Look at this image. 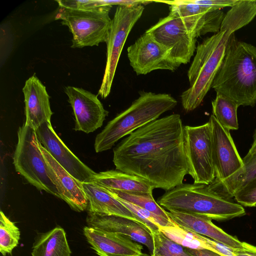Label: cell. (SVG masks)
Returning <instances> with one entry per match:
<instances>
[{"mask_svg":"<svg viewBox=\"0 0 256 256\" xmlns=\"http://www.w3.org/2000/svg\"><path fill=\"white\" fill-rule=\"evenodd\" d=\"M116 170L166 191L182 184L188 167L180 116L172 114L137 129L114 149Z\"/></svg>","mask_w":256,"mask_h":256,"instance_id":"6da1fadb","label":"cell"},{"mask_svg":"<svg viewBox=\"0 0 256 256\" xmlns=\"http://www.w3.org/2000/svg\"><path fill=\"white\" fill-rule=\"evenodd\" d=\"M256 16V0H238L225 14L219 32L196 46L187 74L190 87L180 96L186 112L196 108L212 88L231 36L249 24Z\"/></svg>","mask_w":256,"mask_h":256,"instance_id":"7a4b0ae2","label":"cell"},{"mask_svg":"<svg viewBox=\"0 0 256 256\" xmlns=\"http://www.w3.org/2000/svg\"><path fill=\"white\" fill-rule=\"evenodd\" d=\"M212 88L239 106H254L256 46L238 40L233 34Z\"/></svg>","mask_w":256,"mask_h":256,"instance_id":"3957f363","label":"cell"},{"mask_svg":"<svg viewBox=\"0 0 256 256\" xmlns=\"http://www.w3.org/2000/svg\"><path fill=\"white\" fill-rule=\"evenodd\" d=\"M157 202L169 212L198 215L218 221L246 214L243 206L204 184L182 183L166 191Z\"/></svg>","mask_w":256,"mask_h":256,"instance_id":"277c9868","label":"cell"},{"mask_svg":"<svg viewBox=\"0 0 256 256\" xmlns=\"http://www.w3.org/2000/svg\"><path fill=\"white\" fill-rule=\"evenodd\" d=\"M177 103L170 94L140 92L130 106L110 121L96 136V152L110 149L118 140L158 119L162 114L174 108Z\"/></svg>","mask_w":256,"mask_h":256,"instance_id":"5b68a950","label":"cell"},{"mask_svg":"<svg viewBox=\"0 0 256 256\" xmlns=\"http://www.w3.org/2000/svg\"><path fill=\"white\" fill-rule=\"evenodd\" d=\"M112 6L87 10H74L59 6L56 20L68 26L72 34V48L98 46L106 42L112 20L109 13Z\"/></svg>","mask_w":256,"mask_h":256,"instance_id":"8992f818","label":"cell"},{"mask_svg":"<svg viewBox=\"0 0 256 256\" xmlns=\"http://www.w3.org/2000/svg\"><path fill=\"white\" fill-rule=\"evenodd\" d=\"M18 139L13 158L16 170L38 190L60 198L48 175L35 130L24 124L18 130Z\"/></svg>","mask_w":256,"mask_h":256,"instance_id":"52a82bcc","label":"cell"},{"mask_svg":"<svg viewBox=\"0 0 256 256\" xmlns=\"http://www.w3.org/2000/svg\"><path fill=\"white\" fill-rule=\"evenodd\" d=\"M144 6H117L106 41V62L98 94L106 98L110 94L117 65L126 38L141 17Z\"/></svg>","mask_w":256,"mask_h":256,"instance_id":"ba28073f","label":"cell"},{"mask_svg":"<svg viewBox=\"0 0 256 256\" xmlns=\"http://www.w3.org/2000/svg\"><path fill=\"white\" fill-rule=\"evenodd\" d=\"M184 144L188 174L194 184L209 185L215 180L209 122L198 126H184Z\"/></svg>","mask_w":256,"mask_h":256,"instance_id":"9c48e42d","label":"cell"},{"mask_svg":"<svg viewBox=\"0 0 256 256\" xmlns=\"http://www.w3.org/2000/svg\"><path fill=\"white\" fill-rule=\"evenodd\" d=\"M169 9V14L160 18L146 32L169 49L172 58L179 67L190 62L196 50V38L178 13L172 8Z\"/></svg>","mask_w":256,"mask_h":256,"instance_id":"30bf717a","label":"cell"},{"mask_svg":"<svg viewBox=\"0 0 256 256\" xmlns=\"http://www.w3.org/2000/svg\"><path fill=\"white\" fill-rule=\"evenodd\" d=\"M127 51L130 65L137 75L156 70L174 71L178 68L172 58L169 49L146 32L128 47Z\"/></svg>","mask_w":256,"mask_h":256,"instance_id":"8fae6325","label":"cell"},{"mask_svg":"<svg viewBox=\"0 0 256 256\" xmlns=\"http://www.w3.org/2000/svg\"><path fill=\"white\" fill-rule=\"evenodd\" d=\"M212 130V155L215 180H224L243 166L230 130L224 128L212 114L209 119Z\"/></svg>","mask_w":256,"mask_h":256,"instance_id":"7c38bea8","label":"cell"},{"mask_svg":"<svg viewBox=\"0 0 256 256\" xmlns=\"http://www.w3.org/2000/svg\"><path fill=\"white\" fill-rule=\"evenodd\" d=\"M35 130L40 144L69 174L82 183L92 181L96 172L66 146L54 130L51 122H44Z\"/></svg>","mask_w":256,"mask_h":256,"instance_id":"4fadbf2b","label":"cell"},{"mask_svg":"<svg viewBox=\"0 0 256 256\" xmlns=\"http://www.w3.org/2000/svg\"><path fill=\"white\" fill-rule=\"evenodd\" d=\"M176 10L188 28L197 38L220 30L225 14L221 10L200 4L196 0L162 2Z\"/></svg>","mask_w":256,"mask_h":256,"instance_id":"5bb4252c","label":"cell"},{"mask_svg":"<svg viewBox=\"0 0 256 256\" xmlns=\"http://www.w3.org/2000/svg\"><path fill=\"white\" fill-rule=\"evenodd\" d=\"M64 92L74 111L76 130L88 134L102 126L108 112L104 109L97 96L72 86L66 87Z\"/></svg>","mask_w":256,"mask_h":256,"instance_id":"9a60e30c","label":"cell"},{"mask_svg":"<svg viewBox=\"0 0 256 256\" xmlns=\"http://www.w3.org/2000/svg\"><path fill=\"white\" fill-rule=\"evenodd\" d=\"M39 145L48 175L56 185L60 198L74 211L81 212L87 210L88 202L82 182L64 169L40 142Z\"/></svg>","mask_w":256,"mask_h":256,"instance_id":"2e32d148","label":"cell"},{"mask_svg":"<svg viewBox=\"0 0 256 256\" xmlns=\"http://www.w3.org/2000/svg\"><path fill=\"white\" fill-rule=\"evenodd\" d=\"M86 222L88 226L128 236L146 246L152 254L154 252V238L152 231L138 222L119 216L88 212Z\"/></svg>","mask_w":256,"mask_h":256,"instance_id":"e0dca14e","label":"cell"},{"mask_svg":"<svg viewBox=\"0 0 256 256\" xmlns=\"http://www.w3.org/2000/svg\"><path fill=\"white\" fill-rule=\"evenodd\" d=\"M84 234L100 256H140L142 246L128 236L86 226Z\"/></svg>","mask_w":256,"mask_h":256,"instance_id":"ac0fdd59","label":"cell"},{"mask_svg":"<svg viewBox=\"0 0 256 256\" xmlns=\"http://www.w3.org/2000/svg\"><path fill=\"white\" fill-rule=\"evenodd\" d=\"M25 104V124L36 130L50 122L52 112L46 86L34 74L28 79L22 88Z\"/></svg>","mask_w":256,"mask_h":256,"instance_id":"d6986e66","label":"cell"},{"mask_svg":"<svg viewBox=\"0 0 256 256\" xmlns=\"http://www.w3.org/2000/svg\"><path fill=\"white\" fill-rule=\"evenodd\" d=\"M170 218L180 226L198 234L234 248L242 247V242L214 224L208 217L175 212H166Z\"/></svg>","mask_w":256,"mask_h":256,"instance_id":"ffe728a7","label":"cell"},{"mask_svg":"<svg viewBox=\"0 0 256 256\" xmlns=\"http://www.w3.org/2000/svg\"><path fill=\"white\" fill-rule=\"evenodd\" d=\"M82 184L88 202V212L119 216L142 223L130 210L104 188L92 182Z\"/></svg>","mask_w":256,"mask_h":256,"instance_id":"44dd1931","label":"cell"},{"mask_svg":"<svg viewBox=\"0 0 256 256\" xmlns=\"http://www.w3.org/2000/svg\"><path fill=\"white\" fill-rule=\"evenodd\" d=\"M242 160L243 166L240 170L224 180H214L209 186L224 196L232 198L236 192L256 178V129L252 144Z\"/></svg>","mask_w":256,"mask_h":256,"instance_id":"7402d4cb","label":"cell"},{"mask_svg":"<svg viewBox=\"0 0 256 256\" xmlns=\"http://www.w3.org/2000/svg\"><path fill=\"white\" fill-rule=\"evenodd\" d=\"M91 182L106 189L128 193L152 194L154 188L138 176L118 170L96 173Z\"/></svg>","mask_w":256,"mask_h":256,"instance_id":"603a6c76","label":"cell"},{"mask_svg":"<svg viewBox=\"0 0 256 256\" xmlns=\"http://www.w3.org/2000/svg\"><path fill=\"white\" fill-rule=\"evenodd\" d=\"M64 230L56 226L40 234L32 247V256H70Z\"/></svg>","mask_w":256,"mask_h":256,"instance_id":"cb8c5ba5","label":"cell"},{"mask_svg":"<svg viewBox=\"0 0 256 256\" xmlns=\"http://www.w3.org/2000/svg\"><path fill=\"white\" fill-rule=\"evenodd\" d=\"M170 219L169 225L160 228V230L168 238L186 248L214 251L207 242L206 236L184 228Z\"/></svg>","mask_w":256,"mask_h":256,"instance_id":"d4e9b609","label":"cell"},{"mask_svg":"<svg viewBox=\"0 0 256 256\" xmlns=\"http://www.w3.org/2000/svg\"><path fill=\"white\" fill-rule=\"evenodd\" d=\"M212 105V114L222 126L229 130L238 128L237 110L239 106L236 102L216 94Z\"/></svg>","mask_w":256,"mask_h":256,"instance_id":"484cf974","label":"cell"},{"mask_svg":"<svg viewBox=\"0 0 256 256\" xmlns=\"http://www.w3.org/2000/svg\"><path fill=\"white\" fill-rule=\"evenodd\" d=\"M110 194L118 198L147 210L159 216L170 220L166 211L154 200L152 194L128 193L105 188Z\"/></svg>","mask_w":256,"mask_h":256,"instance_id":"4316f807","label":"cell"},{"mask_svg":"<svg viewBox=\"0 0 256 256\" xmlns=\"http://www.w3.org/2000/svg\"><path fill=\"white\" fill-rule=\"evenodd\" d=\"M0 252L3 256L11 254L18 244L20 232L14 222L0 213Z\"/></svg>","mask_w":256,"mask_h":256,"instance_id":"83f0119b","label":"cell"},{"mask_svg":"<svg viewBox=\"0 0 256 256\" xmlns=\"http://www.w3.org/2000/svg\"><path fill=\"white\" fill-rule=\"evenodd\" d=\"M152 234L154 249L152 256H192L186 248L168 238L160 230Z\"/></svg>","mask_w":256,"mask_h":256,"instance_id":"f1b7e54d","label":"cell"},{"mask_svg":"<svg viewBox=\"0 0 256 256\" xmlns=\"http://www.w3.org/2000/svg\"><path fill=\"white\" fill-rule=\"evenodd\" d=\"M116 198L130 210L142 224L152 231V232L159 230L160 227L168 226L170 222V220L166 219L134 204Z\"/></svg>","mask_w":256,"mask_h":256,"instance_id":"f546056e","label":"cell"},{"mask_svg":"<svg viewBox=\"0 0 256 256\" xmlns=\"http://www.w3.org/2000/svg\"><path fill=\"white\" fill-rule=\"evenodd\" d=\"M234 198L235 200L246 207L256 206V178L250 182L242 190L236 192Z\"/></svg>","mask_w":256,"mask_h":256,"instance_id":"4dcf8cb0","label":"cell"},{"mask_svg":"<svg viewBox=\"0 0 256 256\" xmlns=\"http://www.w3.org/2000/svg\"><path fill=\"white\" fill-rule=\"evenodd\" d=\"M59 6L74 10H87L102 6V0H59Z\"/></svg>","mask_w":256,"mask_h":256,"instance_id":"1f68e13d","label":"cell"},{"mask_svg":"<svg viewBox=\"0 0 256 256\" xmlns=\"http://www.w3.org/2000/svg\"><path fill=\"white\" fill-rule=\"evenodd\" d=\"M207 242L213 250L223 256H234L236 248L228 246L222 242L206 237Z\"/></svg>","mask_w":256,"mask_h":256,"instance_id":"d6a6232c","label":"cell"},{"mask_svg":"<svg viewBox=\"0 0 256 256\" xmlns=\"http://www.w3.org/2000/svg\"><path fill=\"white\" fill-rule=\"evenodd\" d=\"M199 4L206 5L216 9L230 6L236 4L238 0H196Z\"/></svg>","mask_w":256,"mask_h":256,"instance_id":"836d02e7","label":"cell"},{"mask_svg":"<svg viewBox=\"0 0 256 256\" xmlns=\"http://www.w3.org/2000/svg\"><path fill=\"white\" fill-rule=\"evenodd\" d=\"M234 256H256V246L242 242V247L236 248Z\"/></svg>","mask_w":256,"mask_h":256,"instance_id":"e575fe53","label":"cell"},{"mask_svg":"<svg viewBox=\"0 0 256 256\" xmlns=\"http://www.w3.org/2000/svg\"><path fill=\"white\" fill-rule=\"evenodd\" d=\"M192 256H223L220 254L208 249L194 250L186 248Z\"/></svg>","mask_w":256,"mask_h":256,"instance_id":"d590c367","label":"cell"},{"mask_svg":"<svg viewBox=\"0 0 256 256\" xmlns=\"http://www.w3.org/2000/svg\"><path fill=\"white\" fill-rule=\"evenodd\" d=\"M140 256H152V255H149L148 254H144L142 253Z\"/></svg>","mask_w":256,"mask_h":256,"instance_id":"8d00e7d4","label":"cell"}]
</instances>
